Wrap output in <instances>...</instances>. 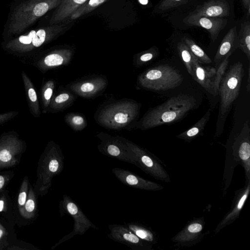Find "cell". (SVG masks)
Here are the masks:
<instances>
[{"instance_id": "1", "label": "cell", "mask_w": 250, "mask_h": 250, "mask_svg": "<svg viewBox=\"0 0 250 250\" xmlns=\"http://www.w3.org/2000/svg\"><path fill=\"white\" fill-rule=\"evenodd\" d=\"M196 104L195 99L187 94H180L148 111L139 121H135L126 128L147 130L162 125L173 123L181 119Z\"/></svg>"}, {"instance_id": "2", "label": "cell", "mask_w": 250, "mask_h": 250, "mask_svg": "<svg viewBox=\"0 0 250 250\" xmlns=\"http://www.w3.org/2000/svg\"><path fill=\"white\" fill-rule=\"evenodd\" d=\"M141 104L130 99H122L102 104L94 114V119L100 126L109 129L126 128L138 118Z\"/></svg>"}, {"instance_id": "3", "label": "cell", "mask_w": 250, "mask_h": 250, "mask_svg": "<svg viewBox=\"0 0 250 250\" xmlns=\"http://www.w3.org/2000/svg\"><path fill=\"white\" fill-rule=\"evenodd\" d=\"M62 0H27L16 7L11 16L8 31L19 34L32 25L50 10L57 7Z\"/></svg>"}, {"instance_id": "4", "label": "cell", "mask_w": 250, "mask_h": 250, "mask_svg": "<svg viewBox=\"0 0 250 250\" xmlns=\"http://www.w3.org/2000/svg\"><path fill=\"white\" fill-rule=\"evenodd\" d=\"M183 80L180 72L171 66L159 65L149 68L140 74L137 84L141 88L153 91L173 89Z\"/></svg>"}, {"instance_id": "5", "label": "cell", "mask_w": 250, "mask_h": 250, "mask_svg": "<svg viewBox=\"0 0 250 250\" xmlns=\"http://www.w3.org/2000/svg\"><path fill=\"white\" fill-rule=\"evenodd\" d=\"M244 70L243 64L237 62L225 72L220 83L218 93L220 104L218 120L228 115L234 101L238 96ZM222 119V120H223Z\"/></svg>"}, {"instance_id": "6", "label": "cell", "mask_w": 250, "mask_h": 250, "mask_svg": "<svg viewBox=\"0 0 250 250\" xmlns=\"http://www.w3.org/2000/svg\"><path fill=\"white\" fill-rule=\"evenodd\" d=\"M121 138L127 151L134 158L135 166L156 179L166 182L170 181L165 169L149 152L132 141Z\"/></svg>"}, {"instance_id": "7", "label": "cell", "mask_w": 250, "mask_h": 250, "mask_svg": "<svg viewBox=\"0 0 250 250\" xmlns=\"http://www.w3.org/2000/svg\"><path fill=\"white\" fill-rule=\"evenodd\" d=\"M61 216L68 215L74 220L73 228L71 232L64 235L55 246L72 238L76 235H83L90 228L98 229L83 212L80 207L69 196L64 194L60 203Z\"/></svg>"}, {"instance_id": "8", "label": "cell", "mask_w": 250, "mask_h": 250, "mask_svg": "<svg viewBox=\"0 0 250 250\" xmlns=\"http://www.w3.org/2000/svg\"><path fill=\"white\" fill-rule=\"evenodd\" d=\"M63 25L54 24L49 26L31 30L27 34L20 36L10 41L8 46L13 48L39 47L45 42L53 39L62 32Z\"/></svg>"}, {"instance_id": "9", "label": "cell", "mask_w": 250, "mask_h": 250, "mask_svg": "<svg viewBox=\"0 0 250 250\" xmlns=\"http://www.w3.org/2000/svg\"><path fill=\"white\" fill-rule=\"evenodd\" d=\"M95 136L101 141L97 148L102 154L135 165L134 158L127 151L121 136H112L104 132L98 133Z\"/></svg>"}, {"instance_id": "10", "label": "cell", "mask_w": 250, "mask_h": 250, "mask_svg": "<svg viewBox=\"0 0 250 250\" xmlns=\"http://www.w3.org/2000/svg\"><path fill=\"white\" fill-rule=\"evenodd\" d=\"M107 85V78L101 75L83 78L70 83L66 87L77 96L91 99L101 94Z\"/></svg>"}, {"instance_id": "11", "label": "cell", "mask_w": 250, "mask_h": 250, "mask_svg": "<svg viewBox=\"0 0 250 250\" xmlns=\"http://www.w3.org/2000/svg\"><path fill=\"white\" fill-rule=\"evenodd\" d=\"M108 229L110 232L107 236L114 241L125 245L134 250H145L150 248L148 243L139 238L125 225H109Z\"/></svg>"}, {"instance_id": "12", "label": "cell", "mask_w": 250, "mask_h": 250, "mask_svg": "<svg viewBox=\"0 0 250 250\" xmlns=\"http://www.w3.org/2000/svg\"><path fill=\"white\" fill-rule=\"evenodd\" d=\"M189 26H197L206 29L210 34L213 41L216 40L220 31L227 24V20L215 17L189 14L183 20Z\"/></svg>"}, {"instance_id": "13", "label": "cell", "mask_w": 250, "mask_h": 250, "mask_svg": "<svg viewBox=\"0 0 250 250\" xmlns=\"http://www.w3.org/2000/svg\"><path fill=\"white\" fill-rule=\"evenodd\" d=\"M112 172L121 182L133 188L147 190H159L164 188L157 183L143 179L128 170L114 167Z\"/></svg>"}, {"instance_id": "14", "label": "cell", "mask_w": 250, "mask_h": 250, "mask_svg": "<svg viewBox=\"0 0 250 250\" xmlns=\"http://www.w3.org/2000/svg\"><path fill=\"white\" fill-rule=\"evenodd\" d=\"M250 132L249 123L247 121L244 124L240 134L235 139L233 148L238 161L241 162L245 168L246 176L249 180L250 171Z\"/></svg>"}, {"instance_id": "15", "label": "cell", "mask_w": 250, "mask_h": 250, "mask_svg": "<svg viewBox=\"0 0 250 250\" xmlns=\"http://www.w3.org/2000/svg\"><path fill=\"white\" fill-rule=\"evenodd\" d=\"M238 47L239 38L236 27L234 26L228 31L218 47L214 58L215 67H217L226 57L230 56Z\"/></svg>"}, {"instance_id": "16", "label": "cell", "mask_w": 250, "mask_h": 250, "mask_svg": "<svg viewBox=\"0 0 250 250\" xmlns=\"http://www.w3.org/2000/svg\"><path fill=\"white\" fill-rule=\"evenodd\" d=\"M190 14L208 17H223L229 15V6L225 0H209L197 7Z\"/></svg>"}, {"instance_id": "17", "label": "cell", "mask_w": 250, "mask_h": 250, "mask_svg": "<svg viewBox=\"0 0 250 250\" xmlns=\"http://www.w3.org/2000/svg\"><path fill=\"white\" fill-rule=\"evenodd\" d=\"M194 56L192 61V78L206 91L213 95L212 83L216 71V67H203Z\"/></svg>"}, {"instance_id": "18", "label": "cell", "mask_w": 250, "mask_h": 250, "mask_svg": "<svg viewBox=\"0 0 250 250\" xmlns=\"http://www.w3.org/2000/svg\"><path fill=\"white\" fill-rule=\"evenodd\" d=\"M88 0H62L50 20V25L56 24L70 17L71 15Z\"/></svg>"}, {"instance_id": "19", "label": "cell", "mask_w": 250, "mask_h": 250, "mask_svg": "<svg viewBox=\"0 0 250 250\" xmlns=\"http://www.w3.org/2000/svg\"><path fill=\"white\" fill-rule=\"evenodd\" d=\"M73 52L69 48L55 50L47 54L43 59V65L46 68H53L67 65L71 61Z\"/></svg>"}, {"instance_id": "20", "label": "cell", "mask_w": 250, "mask_h": 250, "mask_svg": "<svg viewBox=\"0 0 250 250\" xmlns=\"http://www.w3.org/2000/svg\"><path fill=\"white\" fill-rule=\"evenodd\" d=\"M76 95L69 90L61 91L51 100V107L56 112L63 111L74 103Z\"/></svg>"}, {"instance_id": "21", "label": "cell", "mask_w": 250, "mask_h": 250, "mask_svg": "<svg viewBox=\"0 0 250 250\" xmlns=\"http://www.w3.org/2000/svg\"><path fill=\"white\" fill-rule=\"evenodd\" d=\"M210 116V111L208 110L195 124L189 129L177 136L185 140H191L203 131Z\"/></svg>"}, {"instance_id": "22", "label": "cell", "mask_w": 250, "mask_h": 250, "mask_svg": "<svg viewBox=\"0 0 250 250\" xmlns=\"http://www.w3.org/2000/svg\"><path fill=\"white\" fill-rule=\"evenodd\" d=\"M250 192V183H248L247 188L245 189L243 194L239 199L237 204H235L234 207L229 213L225 218H224L223 221L221 222L220 224L218 226L219 230L225 227L226 225H228L233 221L239 215V212L243 208L245 202L246 201L249 193Z\"/></svg>"}, {"instance_id": "23", "label": "cell", "mask_w": 250, "mask_h": 250, "mask_svg": "<svg viewBox=\"0 0 250 250\" xmlns=\"http://www.w3.org/2000/svg\"><path fill=\"white\" fill-rule=\"evenodd\" d=\"M239 47L250 59V23L248 21L241 24L239 34Z\"/></svg>"}, {"instance_id": "24", "label": "cell", "mask_w": 250, "mask_h": 250, "mask_svg": "<svg viewBox=\"0 0 250 250\" xmlns=\"http://www.w3.org/2000/svg\"><path fill=\"white\" fill-rule=\"evenodd\" d=\"M64 121L75 131H82L87 125L84 115L78 112L67 113L64 117Z\"/></svg>"}, {"instance_id": "25", "label": "cell", "mask_w": 250, "mask_h": 250, "mask_svg": "<svg viewBox=\"0 0 250 250\" xmlns=\"http://www.w3.org/2000/svg\"><path fill=\"white\" fill-rule=\"evenodd\" d=\"M125 225L142 240L147 243L153 241V233L143 225L136 222L127 223Z\"/></svg>"}, {"instance_id": "26", "label": "cell", "mask_w": 250, "mask_h": 250, "mask_svg": "<svg viewBox=\"0 0 250 250\" xmlns=\"http://www.w3.org/2000/svg\"><path fill=\"white\" fill-rule=\"evenodd\" d=\"M184 43L188 47L193 55L197 58L201 63H210L211 60L204 51L191 39L185 37L183 38Z\"/></svg>"}, {"instance_id": "27", "label": "cell", "mask_w": 250, "mask_h": 250, "mask_svg": "<svg viewBox=\"0 0 250 250\" xmlns=\"http://www.w3.org/2000/svg\"><path fill=\"white\" fill-rule=\"evenodd\" d=\"M229 57H226L216 67V71L212 83L213 96H217L218 94L220 84L227 70Z\"/></svg>"}, {"instance_id": "28", "label": "cell", "mask_w": 250, "mask_h": 250, "mask_svg": "<svg viewBox=\"0 0 250 250\" xmlns=\"http://www.w3.org/2000/svg\"><path fill=\"white\" fill-rule=\"evenodd\" d=\"M177 50L188 72L192 76V61L194 55L184 42H180L178 43Z\"/></svg>"}, {"instance_id": "29", "label": "cell", "mask_w": 250, "mask_h": 250, "mask_svg": "<svg viewBox=\"0 0 250 250\" xmlns=\"http://www.w3.org/2000/svg\"><path fill=\"white\" fill-rule=\"evenodd\" d=\"M108 0H88L78 8L70 16V19L74 20L85 15L100 6Z\"/></svg>"}, {"instance_id": "30", "label": "cell", "mask_w": 250, "mask_h": 250, "mask_svg": "<svg viewBox=\"0 0 250 250\" xmlns=\"http://www.w3.org/2000/svg\"><path fill=\"white\" fill-rule=\"evenodd\" d=\"M203 226L199 223L190 224L180 234L178 235L175 240L180 242H186L191 240L202 231Z\"/></svg>"}, {"instance_id": "31", "label": "cell", "mask_w": 250, "mask_h": 250, "mask_svg": "<svg viewBox=\"0 0 250 250\" xmlns=\"http://www.w3.org/2000/svg\"><path fill=\"white\" fill-rule=\"evenodd\" d=\"M157 55L156 50L151 48L134 56L133 64L136 67H141L154 59Z\"/></svg>"}, {"instance_id": "32", "label": "cell", "mask_w": 250, "mask_h": 250, "mask_svg": "<svg viewBox=\"0 0 250 250\" xmlns=\"http://www.w3.org/2000/svg\"><path fill=\"white\" fill-rule=\"evenodd\" d=\"M189 0H163L158 6L160 11H165L181 4H184Z\"/></svg>"}, {"instance_id": "33", "label": "cell", "mask_w": 250, "mask_h": 250, "mask_svg": "<svg viewBox=\"0 0 250 250\" xmlns=\"http://www.w3.org/2000/svg\"><path fill=\"white\" fill-rule=\"evenodd\" d=\"M55 87V83L52 81H49L45 86V90L43 93V98L45 101V105L47 106L51 100Z\"/></svg>"}, {"instance_id": "34", "label": "cell", "mask_w": 250, "mask_h": 250, "mask_svg": "<svg viewBox=\"0 0 250 250\" xmlns=\"http://www.w3.org/2000/svg\"><path fill=\"white\" fill-rule=\"evenodd\" d=\"M12 158L11 155L6 149H2L0 151V160L2 162H7Z\"/></svg>"}, {"instance_id": "35", "label": "cell", "mask_w": 250, "mask_h": 250, "mask_svg": "<svg viewBox=\"0 0 250 250\" xmlns=\"http://www.w3.org/2000/svg\"><path fill=\"white\" fill-rule=\"evenodd\" d=\"M28 96L32 102H35L37 101V94L35 90L33 88H30L28 90Z\"/></svg>"}, {"instance_id": "36", "label": "cell", "mask_w": 250, "mask_h": 250, "mask_svg": "<svg viewBox=\"0 0 250 250\" xmlns=\"http://www.w3.org/2000/svg\"><path fill=\"white\" fill-rule=\"evenodd\" d=\"M34 202L31 199H29L28 200H27L25 205V208L26 210L29 212H31L34 209Z\"/></svg>"}, {"instance_id": "37", "label": "cell", "mask_w": 250, "mask_h": 250, "mask_svg": "<svg viewBox=\"0 0 250 250\" xmlns=\"http://www.w3.org/2000/svg\"><path fill=\"white\" fill-rule=\"evenodd\" d=\"M26 194L25 192H21L18 199V202L20 205H23L25 202Z\"/></svg>"}, {"instance_id": "38", "label": "cell", "mask_w": 250, "mask_h": 250, "mask_svg": "<svg viewBox=\"0 0 250 250\" xmlns=\"http://www.w3.org/2000/svg\"><path fill=\"white\" fill-rule=\"evenodd\" d=\"M244 7L248 10V16L250 14V0H242Z\"/></svg>"}, {"instance_id": "39", "label": "cell", "mask_w": 250, "mask_h": 250, "mask_svg": "<svg viewBox=\"0 0 250 250\" xmlns=\"http://www.w3.org/2000/svg\"><path fill=\"white\" fill-rule=\"evenodd\" d=\"M4 183V179L3 176L0 175V189L2 188Z\"/></svg>"}, {"instance_id": "40", "label": "cell", "mask_w": 250, "mask_h": 250, "mask_svg": "<svg viewBox=\"0 0 250 250\" xmlns=\"http://www.w3.org/2000/svg\"><path fill=\"white\" fill-rule=\"evenodd\" d=\"M4 202L2 200H0V212L1 211L3 208Z\"/></svg>"}, {"instance_id": "41", "label": "cell", "mask_w": 250, "mask_h": 250, "mask_svg": "<svg viewBox=\"0 0 250 250\" xmlns=\"http://www.w3.org/2000/svg\"><path fill=\"white\" fill-rule=\"evenodd\" d=\"M139 2L142 4H146L148 3V0H139Z\"/></svg>"}, {"instance_id": "42", "label": "cell", "mask_w": 250, "mask_h": 250, "mask_svg": "<svg viewBox=\"0 0 250 250\" xmlns=\"http://www.w3.org/2000/svg\"><path fill=\"white\" fill-rule=\"evenodd\" d=\"M2 231L0 229V238L1 237L2 234Z\"/></svg>"}]
</instances>
